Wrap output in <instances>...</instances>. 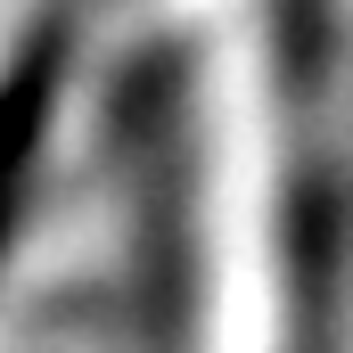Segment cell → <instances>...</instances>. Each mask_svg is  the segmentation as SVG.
Here are the masks:
<instances>
[{
	"label": "cell",
	"mask_w": 353,
	"mask_h": 353,
	"mask_svg": "<svg viewBox=\"0 0 353 353\" xmlns=\"http://www.w3.org/2000/svg\"><path fill=\"white\" fill-rule=\"evenodd\" d=\"M58 74H66V17L33 25V41L8 58L0 74V239H8V214H17V189H25V165L50 132V99H58Z\"/></svg>",
	"instance_id": "cell-1"
}]
</instances>
